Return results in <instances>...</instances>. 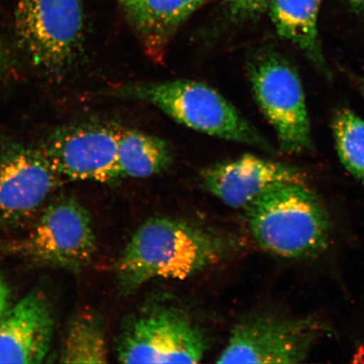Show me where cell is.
<instances>
[{"instance_id":"cell-1","label":"cell","mask_w":364,"mask_h":364,"mask_svg":"<svg viewBox=\"0 0 364 364\" xmlns=\"http://www.w3.org/2000/svg\"><path fill=\"white\" fill-rule=\"evenodd\" d=\"M229 240L192 223L152 218L135 232L117 266L118 287L130 294L159 279H188L224 258Z\"/></svg>"},{"instance_id":"cell-2","label":"cell","mask_w":364,"mask_h":364,"mask_svg":"<svg viewBox=\"0 0 364 364\" xmlns=\"http://www.w3.org/2000/svg\"><path fill=\"white\" fill-rule=\"evenodd\" d=\"M244 209L250 233L267 252L304 259L317 256L328 245V213L306 183L272 186Z\"/></svg>"},{"instance_id":"cell-3","label":"cell","mask_w":364,"mask_h":364,"mask_svg":"<svg viewBox=\"0 0 364 364\" xmlns=\"http://www.w3.org/2000/svg\"><path fill=\"white\" fill-rule=\"evenodd\" d=\"M118 97L146 102L196 131L272 153L274 149L233 105L194 80L138 82L116 89Z\"/></svg>"},{"instance_id":"cell-4","label":"cell","mask_w":364,"mask_h":364,"mask_svg":"<svg viewBox=\"0 0 364 364\" xmlns=\"http://www.w3.org/2000/svg\"><path fill=\"white\" fill-rule=\"evenodd\" d=\"M247 72L255 98L275 130L280 149L289 154L311 151L306 95L292 63L275 50L261 48L250 56Z\"/></svg>"},{"instance_id":"cell-5","label":"cell","mask_w":364,"mask_h":364,"mask_svg":"<svg viewBox=\"0 0 364 364\" xmlns=\"http://www.w3.org/2000/svg\"><path fill=\"white\" fill-rule=\"evenodd\" d=\"M207 348L203 331L185 313L161 306L129 318L117 343L118 360L124 363H198Z\"/></svg>"},{"instance_id":"cell-6","label":"cell","mask_w":364,"mask_h":364,"mask_svg":"<svg viewBox=\"0 0 364 364\" xmlns=\"http://www.w3.org/2000/svg\"><path fill=\"white\" fill-rule=\"evenodd\" d=\"M3 245L6 252L75 272L88 265L97 249L89 213L74 198L48 205L25 237Z\"/></svg>"},{"instance_id":"cell-7","label":"cell","mask_w":364,"mask_h":364,"mask_svg":"<svg viewBox=\"0 0 364 364\" xmlns=\"http://www.w3.org/2000/svg\"><path fill=\"white\" fill-rule=\"evenodd\" d=\"M327 331L324 323L312 317H250L235 326L217 363H302Z\"/></svg>"},{"instance_id":"cell-8","label":"cell","mask_w":364,"mask_h":364,"mask_svg":"<svg viewBox=\"0 0 364 364\" xmlns=\"http://www.w3.org/2000/svg\"><path fill=\"white\" fill-rule=\"evenodd\" d=\"M15 20L21 47L48 72L68 65L83 34L80 0H18Z\"/></svg>"},{"instance_id":"cell-9","label":"cell","mask_w":364,"mask_h":364,"mask_svg":"<svg viewBox=\"0 0 364 364\" xmlns=\"http://www.w3.org/2000/svg\"><path fill=\"white\" fill-rule=\"evenodd\" d=\"M60 181L43 151L20 145L0 149V225L29 220Z\"/></svg>"},{"instance_id":"cell-10","label":"cell","mask_w":364,"mask_h":364,"mask_svg":"<svg viewBox=\"0 0 364 364\" xmlns=\"http://www.w3.org/2000/svg\"><path fill=\"white\" fill-rule=\"evenodd\" d=\"M119 135L103 126L73 127L58 132L42 151L61 177L114 181L122 177L117 161Z\"/></svg>"},{"instance_id":"cell-11","label":"cell","mask_w":364,"mask_h":364,"mask_svg":"<svg viewBox=\"0 0 364 364\" xmlns=\"http://www.w3.org/2000/svg\"><path fill=\"white\" fill-rule=\"evenodd\" d=\"M200 177L205 189L234 208H245L272 186L306 180L297 167L252 154L205 168Z\"/></svg>"},{"instance_id":"cell-12","label":"cell","mask_w":364,"mask_h":364,"mask_svg":"<svg viewBox=\"0 0 364 364\" xmlns=\"http://www.w3.org/2000/svg\"><path fill=\"white\" fill-rule=\"evenodd\" d=\"M53 333L51 304L42 291H31L0 321V363H42Z\"/></svg>"},{"instance_id":"cell-13","label":"cell","mask_w":364,"mask_h":364,"mask_svg":"<svg viewBox=\"0 0 364 364\" xmlns=\"http://www.w3.org/2000/svg\"><path fill=\"white\" fill-rule=\"evenodd\" d=\"M145 53L161 61L177 30L206 0H119Z\"/></svg>"},{"instance_id":"cell-14","label":"cell","mask_w":364,"mask_h":364,"mask_svg":"<svg viewBox=\"0 0 364 364\" xmlns=\"http://www.w3.org/2000/svg\"><path fill=\"white\" fill-rule=\"evenodd\" d=\"M321 4V0H272L268 10L277 34L296 46L318 71L330 78L318 38Z\"/></svg>"},{"instance_id":"cell-15","label":"cell","mask_w":364,"mask_h":364,"mask_svg":"<svg viewBox=\"0 0 364 364\" xmlns=\"http://www.w3.org/2000/svg\"><path fill=\"white\" fill-rule=\"evenodd\" d=\"M117 161L122 177L146 178L169 169L174 153L169 143L136 130L120 133Z\"/></svg>"},{"instance_id":"cell-16","label":"cell","mask_w":364,"mask_h":364,"mask_svg":"<svg viewBox=\"0 0 364 364\" xmlns=\"http://www.w3.org/2000/svg\"><path fill=\"white\" fill-rule=\"evenodd\" d=\"M65 363L107 362L106 333L101 317L85 311L76 316L68 326L60 353Z\"/></svg>"},{"instance_id":"cell-17","label":"cell","mask_w":364,"mask_h":364,"mask_svg":"<svg viewBox=\"0 0 364 364\" xmlns=\"http://www.w3.org/2000/svg\"><path fill=\"white\" fill-rule=\"evenodd\" d=\"M332 132L341 162L364 185V120L348 109H341L332 120Z\"/></svg>"},{"instance_id":"cell-18","label":"cell","mask_w":364,"mask_h":364,"mask_svg":"<svg viewBox=\"0 0 364 364\" xmlns=\"http://www.w3.org/2000/svg\"><path fill=\"white\" fill-rule=\"evenodd\" d=\"M272 0H225L226 10L232 21L253 19L268 10Z\"/></svg>"},{"instance_id":"cell-19","label":"cell","mask_w":364,"mask_h":364,"mask_svg":"<svg viewBox=\"0 0 364 364\" xmlns=\"http://www.w3.org/2000/svg\"><path fill=\"white\" fill-rule=\"evenodd\" d=\"M11 307V294L6 281L0 275V321Z\"/></svg>"},{"instance_id":"cell-20","label":"cell","mask_w":364,"mask_h":364,"mask_svg":"<svg viewBox=\"0 0 364 364\" xmlns=\"http://www.w3.org/2000/svg\"><path fill=\"white\" fill-rule=\"evenodd\" d=\"M350 6L357 12H364V0H346Z\"/></svg>"},{"instance_id":"cell-21","label":"cell","mask_w":364,"mask_h":364,"mask_svg":"<svg viewBox=\"0 0 364 364\" xmlns=\"http://www.w3.org/2000/svg\"><path fill=\"white\" fill-rule=\"evenodd\" d=\"M0 58H1V53H0Z\"/></svg>"},{"instance_id":"cell-22","label":"cell","mask_w":364,"mask_h":364,"mask_svg":"<svg viewBox=\"0 0 364 364\" xmlns=\"http://www.w3.org/2000/svg\"><path fill=\"white\" fill-rule=\"evenodd\" d=\"M207 1H208V0H207Z\"/></svg>"}]
</instances>
